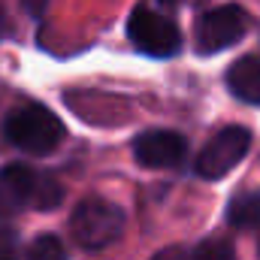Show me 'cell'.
Listing matches in <instances>:
<instances>
[{"label":"cell","mask_w":260,"mask_h":260,"mask_svg":"<svg viewBox=\"0 0 260 260\" xmlns=\"http://www.w3.org/2000/svg\"><path fill=\"white\" fill-rule=\"evenodd\" d=\"M3 133L15 148H21L27 154H49L64 142L67 130L55 112H49L46 106L27 103L6 115Z\"/></svg>","instance_id":"1"},{"label":"cell","mask_w":260,"mask_h":260,"mask_svg":"<svg viewBox=\"0 0 260 260\" xmlns=\"http://www.w3.org/2000/svg\"><path fill=\"white\" fill-rule=\"evenodd\" d=\"M121 230H124V212L103 197H88L73 209L70 233L88 251H100L112 245L121 236Z\"/></svg>","instance_id":"2"},{"label":"cell","mask_w":260,"mask_h":260,"mask_svg":"<svg viewBox=\"0 0 260 260\" xmlns=\"http://www.w3.org/2000/svg\"><path fill=\"white\" fill-rule=\"evenodd\" d=\"M127 37L130 43L148 58H173L182 49V34H179L176 21L154 12V9H148V6H136L130 12Z\"/></svg>","instance_id":"3"},{"label":"cell","mask_w":260,"mask_h":260,"mask_svg":"<svg viewBox=\"0 0 260 260\" xmlns=\"http://www.w3.org/2000/svg\"><path fill=\"white\" fill-rule=\"evenodd\" d=\"M251 148V130L242 127V124H230V127L218 130L206 145L203 151L197 154V176L200 179H209V182H218L224 179L233 167H239V160L248 154Z\"/></svg>","instance_id":"4"},{"label":"cell","mask_w":260,"mask_h":260,"mask_svg":"<svg viewBox=\"0 0 260 260\" xmlns=\"http://www.w3.org/2000/svg\"><path fill=\"white\" fill-rule=\"evenodd\" d=\"M248 30V15L242 6L236 3H224V6H215L209 12H203L197 18L194 27V46L200 55H215V52H224L230 46H236Z\"/></svg>","instance_id":"5"},{"label":"cell","mask_w":260,"mask_h":260,"mask_svg":"<svg viewBox=\"0 0 260 260\" xmlns=\"http://www.w3.org/2000/svg\"><path fill=\"white\" fill-rule=\"evenodd\" d=\"M133 157L145 170H173L185 164L188 142L176 130H145L133 139Z\"/></svg>","instance_id":"6"},{"label":"cell","mask_w":260,"mask_h":260,"mask_svg":"<svg viewBox=\"0 0 260 260\" xmlns=\"http://www.w3.org/2000/svg\"><path fill=\"white\" fill-rule=\"evenodd\" d=\"M37 188V173L21 164H6L0 167V221L15 218L21 209L34 203Z\"/></svg>","instance_id":"7"},{"label":"cell","mask_w":260,"mask_h":260,"mask_svg":"<svg viewBox=\"0 0 260 260\" xmlns=\"http://www.w3.org/2000/svg\"><path fill=\"white\" fill-rule=\"evenodd\" d=\"M227 88L233 97L245 100V103H260V58L245 55L227 70Z\"/></svg>","instance_id":"8"},{"label":"cell","mask_w":260,"mask_h":260,"mask_svg":"<svg viewBox=\"0 0 260 260\" xmlns=\"http://www.w3.org/2000/svg\"><path fill=\"white\" fill-rule=\"evenodd\" d=\"M227 221L230 227H239V230L260 227V191H245V194L233 197L227 209Z\"/></svg>","instance_id":"9"},{"label":"cell","mask_w":260,"mask_h":260,"mask_svg":"<svg viewBox=\"0 0 260 260\" xmlns=\"http://www.w3.org/2000/svg\"><path fill=\"white\" fill-rule=\"evenodd\" d=\"M27 260H67V248L58 236L46 233V236H37V239L30 242Z\"/></svg>","instance_id":"10"},{"label":"cell","mask_w":260,"mask_h":260,"mask_svg":"<svg viewBox=\"0 0 260 260\" xmlns=\"http://www.w3.org/2000/svg\"><path fill=\"white\" fill-rule=\"evenodd\" d=\"M61 185L52 179V176H37V188H34V203L30 206H37V209H55L58 203H61Z\"/></svg>","instance_id":"11"},{"label":"cell","mask_w":260,"mask_h":260,"mask_svg":"<svg viewBox=\"0 0 260 260\" xmlns=\"http://www.w3.org/2000/svg\"><path fill=\"white\" fill-rule=\"evenodd\" d=\"M191 260H236V251L227 239H206L194 248Z\"/></svg>","instance_id":"12"},{"label":"cell","mask_w":260,"mask_h":260,"mask_svg":"<svg viewBox=\"0 0 260 260\" xmlns=\"http://www.w3.org/2000/svg\"><path fill=\"white\" fill-rule=\"evenodd\" d=\"M21 254V239L12 227H0V260H18Z\"/></svg>","instance_id":"13"},{"label":"cell","mask_w":260,"mask_h":260,"mask_svg":"<svg viewBox=\"0 0 260 260\" xmlns=\"http://www.w3.org/2000/svg\"><path fill=\"white\" fill-rule=\"evenodd\" d=\"M21 6L27 9V15H34V18H40V15L46 12V6H49V0H21Z\"/></svg>","instance_id":"14"},{"label":"cell","mask_w":260,"mask_h":260,"mask_svg":"<svg viewBox=\"0 0 260 260\" xmlns=\"http://www.w3.org/2000/svg\"><path fill=\"white\" fill-rule=\"evenodd\" d=\"M151 260H182V248H164V251H157Z\"/></svg>","instance_id":"15"},{"label":"cell","mask_w":260,"mask_h":260,"mask_svg":"<svg viewBox=\"0 0 260 260\" xmlns=\"http://www.w3.org/2000/svg\"><path fill=\"white\" fill-rule=\"evenodd\" d=\"M164 6H176V3H182V0H160Z\"/></svg>","instance_id":"16"}]
</instances>
